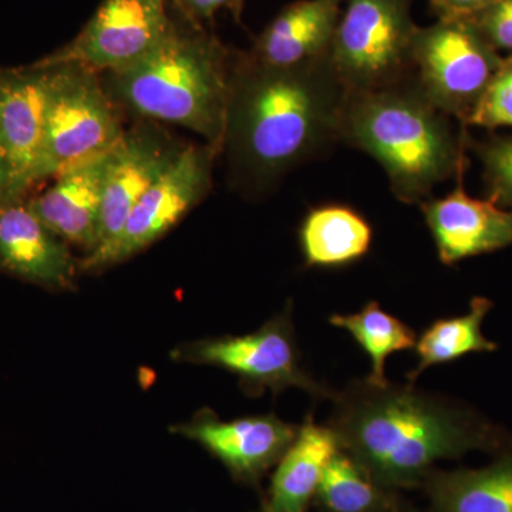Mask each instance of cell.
<instances>
[{"instance_id":"1","label":"cell","mask_w":512,"mask_h":512,"mask_svg":"<svg viewBox=\"0 0 512 512\" xmlns=\"http://www.w3.org/2000/svg\"><path fill=\"white\" fill-rule=\"evenodd\" d=\"M345 96L330 56L274 67L234 53L222 147L232 184L261 194L338 143Z\"/></svg>"},{"instance_id":"2","label":"cell","mask_w":512,"mask_h":512,"mask_svg":"<svg viewBox=\"0 0 512 512\" xmlns=\"http://www.w3.org/2000/svg\"><path fill=\"white\" fill-rule=\"evenodd\" d=\"M326 426L343 451L389 490L421 487L437 461L471 451L501 453L512 433L474 407L421 392L412 383L352 380L336 392Z\"/></svg>"},{"instance_id":"3","label":"cell","mask_w":512,"mask_h":512,"mask_svg":"<svg viewBox=\"0 0 512 512\" xmlns=\"http://www.w3.org/2000/svg\"><path fill=\"white\" fill-rule=\"evenodd\" d=\"M232 56L214 33L183 18L150 53L100 74L101 82L124 116L187 128L222 154Z\"/></svg>"},{"instance_id":"4","label":"cell","mask_w":512,"mask_h":512,"mask_svg":"<svg viewBox=\"0 0 512 512\" xmlns=\"http://www.w3.org/2000/svg\"><path fill=\"white\" fill-rule=\"evenodd\" d=\"M339 140L375 158L406 204H421L466 161L467 133H454L414 77L375 92L346 94Z\"/></svg>"},{"instance_id":"5","label":"cell","mask_w":512,"mask_h":512,"mask_svg":"<svg viewBox=\"0 0 512 512\" xmlns=\"http://www.w3.org/2000/svg\"><path fill=\"white\" fill-rule=\"evenodd\" d=\"M40 69H46L47 80L45 128L36 185L110 150L126 131V116L107 93L100 73L76 63Z\"/></svg>"},{"instance_id":"6","label":"cell","mask_w":512,"mask_h":512,"mask_svg":"<svg viewBox=\"0 0 512 512\" xmlns=\"http://www.w3.org/2000/svg\"><path fill=\"white\" fill-rule=\"evenodd\" d=\"M330 63L346 94L375 92L413 76L412 0H343Z\"/></svg>"},{"instance_id":"7","label":"cell","mask_w":512,"mask_h":512,"mask_svg":"<svg viewBox=\"0 0 512 512\" xmlns=\"http://www.w3.org/2000/svg\"><path fill=\"white\" fill-rule=\"evenodd\" d=\"M170 356L175 362L227 370L238 377L248 396H261L265 390L276 396L286 389H301L313 399L332 400L336 393L303 365L291 305L248 335L181 343Z\"/></svg>"},{"instance_id":"8","label":"cell","mask_w":512,"mask_h":512,"mask_svg":"<svg viewBox=\"0 0 512 512\" xmlns=\"http://www.w3.org/2000/svg\"><path fill=\"white\" fill-rule=\"evenodd\" d=\"M501 62L503 57L464 16H440L414 37V80L437 109L463 126Z\"/></svg>"},{"instance_id":"9","label":"cell","mask_w":512,"mask_h":512,"mask_svg":"<svg viewBox=\"0 0 512 512\" xmlns=\"http://www.w3.org/2000/svg\"><path fill=\"white\" fill-rule=\"evenodd\" d=\"M218 156L207 144L185 146L175 163L131 210L114 244L100 254L80 259V272L93 274L123 264L163 238L207 197Z\"/></svg>"},{"instance_id":"10","label":"cell","mask_w":512,"mask_h":512,"mask_svg":"<svg viewBox=\"0 0 512 512\" xmlns=\"http://www.w3.org/2000/svg\"><path fill=\"white\" fill-rule=\"evenodd\" d=\"M174 22L167 0H103L72 42L32 64L76 63L100 74L114 72L160 45Z\"/></svg>"},{"instance_id":"11","label":"cell","mask_w":512,"mask_h":512,"mask_svg":"<svg viewBox=\"0 0 512 512\" xmlns=\"http://www.w3.org/2000/svg\"><path fill=\"white\" fill-rule=\"evenodd\" d=\"M185 148L160 123L137 120L113 148L101 201L99 241L92 254L106 251L119 237L128 215Z\"/></svg>"},{"instance_id":"12","label":"cell","mask_w":512,"mask_h":512,"mask_svg":"<svg viewBox=\"0 0 512 512\" xmlns=\"http://www.w3.org/2000/svg\"><path fill=\"white\" fill-rule=\"evenodd\" d=\"M173 430L200 443L227 467L235 480L255 484L278 464L295 440L299 426L286 423L275 414L225 421L210 410H202Z\"/></svg>"},{"instance_id":"13","label":"cell","mask_w":512,"mask_h":512,"mask_svg":"<svg viewBox=\"0 0 512 512\" xmlns=\"http://www.w3.org/2000/svg\"><path fill=\"white\" fill-rule=\"evenodd\" d=\"M0 271L49 291H70L80 262L30 210L28 197L9 198L0 201Z\"/></svg>"},{"instance_id":"14","label":"cell","mask_w":512,"mask_h":512,"mask_svg":"<svg viewBox=\"0 0 512 512\" xmlns=\"http://www.w3.org/2000/svg\"><path fill=\"white\" fill-rule=\"evenodd\" d=\"M467 160L457 171V187L444 198L421 202L427 227L444 265L490 254L512 245V210L470 197L463 187Z\"/></svg>"},{"instance_id":"15","label":"cell","mask_w":512,"mask_h":512,"mask_svg":"<svg viewBox=\"0 0 512 512\" xmlns=\"http://www.w3.org/2000/svg\"><path fill=\"white\" fill-rule=\"evenodd\" d=\"M46 69L33 64L0 69V140L8 154L13 197L36 187L45 128Z\"/></svg>"},{"instance_id":"16","label":"cell","mask_w":512,"mask_h":512,"mask_svg":"<svg viewBox=\"0 0 512 512\" xmlns=\"http://www.w3.org/2000/svg\"><path fill=\"white\" fill-rule=\"evenodd\" d=\"M113 148L66 168L49 188L28 197L36 217L64 242L82 249L84 256L92 254L99 241L101 201Z\"/></svg>"},{"instance_id":"17","label":"cell","mask_w":512,"mask_h":512,"mask_svg":"<svg viewBox=\"0 0 512 512\" xmlns=\"http://www.w3.org/2000/svg\"><path fill=\"white\" fill-rule=\"evenodd\" d=\"M343 0H298L281 10L249 55L274 67L302 66L330 56Z\"/></svg>"},{"instance_id":"18","label":"cell","mask_w":512,"mask_h":512,"mask_svg":"<svg viewBox=\"0 0 512 512\" xmlns=\"http://www.w3.org/2000/svg\"><path fill=\"white\" fill-rule=\"evenodd\" d=\"M340 450L328 426L316 423L311 413L276 464L262 512H306L315 500L325 468Z\"/></svg>"},{"instance_id":"19","label":"cell","mask_w":512,"mask_h":512,"mask_svg":"<svg viewBox=\"0 0 512 512\" xmlns=\"http://www.w3.org/2000/svg\"><path fill=\"white\" fill-rule=\"evenodd\" d=\"M421 487L434 512H512V446L485 467L436 468Z\"/></svg>"},{"instance_id":"20","label":"cell","mask_w":512,"mask_h":512,"mask_svg":"<svg viewBox=\"0 0 512 512\" xmlns=\"http://www.w3.org/2000/svg\"><path fill=\"white\" fill-rule=\"evenodd\" d=\"M373 229L363 215L342 204L313 208L299 229L303 259L315 268L359 261L372 247Z\"/></svg>"},{"instance_id":"21","label":"cell","mask_w":512,"mask_h":512,"mask_svg":"<svg viewBox=\"0 0 512 512\" xmlns=\"http://www.w3.org/2000/svg\"><path fill=\"white\" fill-rule=\"evenodd\" d=\"M493 308V301L476 296L464 315L436 320L424 329L414 346L417 363L407 373L409 383L416 382L430 367L448 365L471 353L497 352V343L483 333L484 320Z\"/></svg>"},{"instance_id":"22","label":"cell","mask_w":512,"mask_h":512,"mask_svg":"<svg viewBox=\"0 0 512 512\" xmlns=\"http://www.w3.org/2000/svg\"><path fill=\"white\" fill-rule=\"evenodd\" d=\"M392 493L340 448L325 468L315 501L325 512H400Z\"/></svg>"},{"instance_id":"23","label":"cell","mask_w":512,"mask_h":512,"mask_svg":"<svg viewBox=\"0 0 512 512\" xmlns=\"http://www.w3.org/2000/svg\"><path fill=\"white\" fill-rule=\"evenodd\" d=\"M330 325L346 330L372 362L367 382L384 386L389 383L384 366L393 353L414 349L417 333L396 316L384 312L379 302L372 301L352 315H332Z\"/></svg>"},{"instance_id":"24","label":"cell","mask_w":512,"mask_h":512,"mask_svg":"<svg viewBox=\"0 0 512 512\" xmlns=\"http://www.w3.org/2000/svg\"><path fill=\"white\" fill-rule=\"evenodd\" d=\"M471 147L483 163L487 200L512 210V136L491 137Z\"/></svg>"},{"instance_id":"25","label":"cell","mask_w":512,"mask_h":512,"mask_svg":"<svg viewBox=\"0 0 512 512\" xmlns=\"http://www.w3.org/2000/svg\"><path fill=\"white\" fill-rule=\"evenodd\" d=\"M466 126L512 128V55L503 57Z\"/></svg>"},{"instance_id":"26","label":"cell","mask_w":512,"mask_h":512,"mask_svg":"<svg viewBox=\"0 0 512 512\" xmlns=\"http://www.w3.org/2000/svg\"><path fill=\"white\" fill-rule=\"evenodd\" d=\"M464 18L473 22L497 52L512 53V0H494L484 9Z\"/></svg>"},{"instance_id":"27","label":"cell","mask_w":512,"mask_h":512,"mask_svg":"<svg viewBox=\"0 0 512 512\" xmlns=\"http://www.w3.org/2000/svg\"><path fill=\"white\" fill-rule=\"evenodd\" d=\"M244 2L245 0H171L184 19L198 25L214 19L215 13L221 9L231 10L234 18L241 20Z\"/></svg>"},{"instance_id":"28","label":"cell","mask_w":512,"mask_h":512,"mask_svg":"<svg viewBox=\"0 0 512 512\" xmlns=\"http://www.w3.org/2000/svg\"><path fill=\"white\" fill-rule=\"evenodd\" d=\"M440 16H471L494 0H430Z\"/></svg>"},{"instance_id":"29","label":"cell","mask_w":512,"mask_h":512,"mask_svg":"<svg viewBox=\"0 0 512 512\" xmlns=\"http://www.w3.org/2000/svg\"><path fill=\"white\" fill-rule=\"evenodd\" d=\"M13 197V177L10 168L8 154L0 140V201L9 200Z\"/></svg>"}]
</instances>
